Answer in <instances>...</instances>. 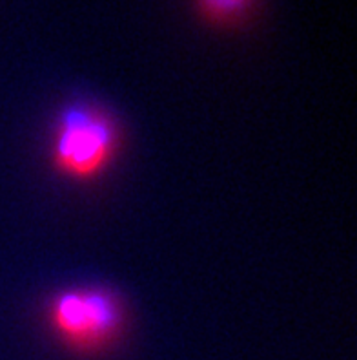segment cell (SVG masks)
I'll use <instances>...</instances> for the list:
<instances>
[{"mask_svg": "<svg viewBox=\"0 0 357 360\" xmlns=\"http://www.w3.org/2000/svg\"><path fill=\"white\" fill-rule=\"evenodd\" d=\"M195 6L208 24L230 27L246 20L255 0H195Z\"/></svg>", "mask_w": 357, "mask_h": 360, "instance_id": "3", "label": "cell"}, {"mask_svg": "<svg viewBox=\"0 0 357 360\" xmlns=\"http://www.w3.org/2000/svg\"><path fill=\"white\" fill-rule=\"evenodd\" d=\"M46 319L68 349L79 355H97L122 337L126 307L108 288H73L57 292L48 302Z\"/></svg>", "mask_w": 357, "mask_h": 360, "instance_id": "2", "label": "cell"}, {"mask_svg": "<svg viewBox=\"0 0 357 360\" xmlns=\"http://www.w3.org/2000/svg\"><path fill=\"white\" fill-rule=\"evenodd\" d=\"M121 148L114 115L90 101H75L57 114L51 139L53 169L73 181H93L109 169Z\"/></svg>", "mask_w": 357, "mask_h": 360, "instance_id": "1", "label": "cell"}]
</instances>
